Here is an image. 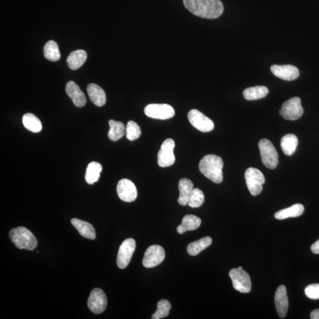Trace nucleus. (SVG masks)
<instances>
[{
	"instance_id": "nucleus-1",
	"label": "nucleus",
	"mask_w": 319,
	"mask_h": 319,
	"mask_svg": "<svg viewBox=\"0 0 319 319\" xmlns=\"http://www.w3.org/2000/svg\"><path fill=\"white\" fill-rule=\"evenodd\" d=\"M183 3L192 14L204 19H217L223 11L221 0H183Z\"/></svg>"
},
{
	"instance_id": "nucleus-2",
	"label": "nucleus",
	"mask_w": 319,
	"mask_h": 319,
	"mask_svg": "<svg viewBox=\"0 0 319 319\" xmlns=\"http://www.w3.org/2000/svg\"><path fill=\"white\" fill-rule=\"evenodd\" d=\"M223 162L220 157L208 155L201 160L199 168L207 178L215 183H220L223 180Z\"/></svg>"
},
{
	"instance_id": "nucleus-3",
	"label": "nucleus",
	"mask_w": 319,
	"mask_h": 319,
	"mask_svg": "<svg viewBox=\"0 0 319 319\" xmlns=\"http://www.w3.org/2000/svg\"><path fill=\"white\" fill-rule=\"evenodd\" d=\"M9 237L19 249L32 251L37 245L34 235L25 227H18L11 229L9 233Z\"/></svg>"
},
{
	"instance_id": "nucleus-4",
	"label": "nucleus",
	"mask_w": 319,
	"mask_h": 319,
	"mask_svg": "<svg viewBox=\"0 0 319 319\" xmlns=\"http://www.w3.org/2000/svg\"><path fill=\"white\" fill-rule=\"evenodd\" d=\"M258 147L262 163L270 169L276 168L279 164V155L273 143L268 139L259 141Z\"/></svg>"
},
{
	"instance_id": "nucleus-5",
	"label": "nucleus",
	"mask_w": 319,
	"mask_h": 319,
	"mask_svg": "<svg viewBox=\"0 0 319 319\" xmlns=\"http://www.w3.org/2000/svg\"><path fill=\"white\" fill-rule=\"evenodd\" d=\"M245 178L248 190L253 196L261 193L265 183V177L261 171L255 168H248L245 171Z\"/></svg>"
},
{
	"instance_id": "nucleus-6",
	"label": "nucleus",
	"mask_w": 319,
	"mask_h": 319,
	"mask_svg": "<svg viewBox=\"0 0 319 319\" xmlns=\"http://www.w3.org/2000/svg\"><path fill=\"white\" fill-rule=\"evenodd\" d=\"M280 114L286 120L294 121L299 119L303 114V108L300 97H291L284 102Z\"/></svg>"
},
{
	"instance_id": "nucleus-7",
	"label": "nucleus",
	"mask_w": 319,
	"mask_h": 319,
	"mask_svg": "<svg viewBox=\"0 0 319 319\" xmlns=\"http://www.w3.org/2000/svg\"><path fill=\"white\" fill-rule=\"evenodd\" d=\"M144 113L147 117L154 119L165 120L173 118L175 114V111L170 105L165 103H152L145 107Z\"/></svg>"
},
{
	"instance_id": "nucleus-8",
	"label": "nucleus",
	"mask_w": 319,
	"mask_h": 319,
	"mask_svg": "<svg viewBox=\"0 0 319 319\" xmlns=\"http://www.w3.org/2000/svg\"><path fill=\"white\" fill-rule=\"evenodd\" d=\"M233 287L242 293H248L251 289V282L249 274L241 269L233 268L229 272Z\"/></svg>"
},
{
	"instance_id": "nucleus-9",
	"label": "nucleus",
	"mask_w": 319,
	"mask_h": 319,
	"mask_svg": "<svg viewBox=\"0 0 319 319\" xmlns=\"http://www.w3.org/2000/svg\"><path fill=\"white\" fill-rule=\"evenodd\" d=\"M136 248L134 239L128 238L120 245L117 255V265L120 269L126 268L131 261Z\"/></svg>"
},
{
	"instance_id": "nucleus-10",
	"label": "nucleus",
	"mask_w": 319,
	"mask_h": 319,
	"mask_svg": "<svg viewBox=\"0 0 319 319\" xmlns=\"http://www.w3.org/2000/svg\"><path fill=\"white\" fill-rule=\"evenodd\" d=\"M188 117L191 125L200 131L208 132L214 128V122L197 109H191L189 111Z\"/></svg>"
},
{
	"instance_id": "nucleus-11",
	"label": "nucleus",
	"mask_w": 319,
	"mask_h": 319,
	"mask_svg": "<svg viewBox=\"0 0 319 319\" xmlns=\"http://www.w3.org/2000/svg\"><path fill=\"white\" fill-rule=\"evenodd\" d=\"M175 143L172 139L168 138L161 144L158 153V164L161 167H167L172 165L175 162L173 150Z\"/></svg>"
},
{
	"instance_id": "nucleus-12",
	"label": "nucleus",
	"mask_w": 319,
	"mask_h": 319,
	"mask_svg": "<svg viewBox=\"0 0 319 319\" xmlns=\"http://www.w3.org/2000/svg\"><path fill=\"white\" fill-rule=\"evenodd\" d=\"M165 251L158 245H153L147 248L143 260L144 267L148 268L156 267L163 261Z\"/></svg>"
},
{
	"instance_id": "nucleus-13",
	"label": "nucleus",
	"mask_w": 319,
	"mask_h": 319,
	"mask_svg": "<svg viewBox=\"0 0 319 319\" xmlns=\"http://www.w3.org/2000/svg\"><path fill=\"white\" fill-rule=\"evenodd\" d=\"M88 306L95 314L98 315L104 312L107 306V298L105 292L100 288H94L88 298Z\"/></svg>"
},
{
	"instance_id": "nucleus-14",
	"label": "nucleus",
	"mask_w": 319,
	"mask_h": 319,
	"mask_svg": "<svg viewBox=\"0 0 319 319\" xmlns=\"http://www.w3.org/2000/svg\"><path fill=\"white\" fill-rule=\"evenodd\" d=\"M117 191L120 199L126 202H132L137 197V190L131 180L123 179L118 183Z\"/></svg>"
},
{
	"instance_id": "nucleus-15",
	"label": "nucleus",
	"mask_w": 319,
	"mask_h": 319,
	"mask_svg": "<svg viewBox=\"0 0 319 319\" xmlns=\"http://www.w3.org/2000/svg\"><path fill=\"white\" fill-rule=\"evenodd\" d=\"M271 71L278 78L288 81L297 79L300 73L298 68L291 64H274L271 67Z\"/></svg>"
},
{
	"instance_id": "nucleus-16",
	"label": "nucleus",
	"mask_w": 319,
	"mask_h": 319,
	"mask_svg": "<svg viewBox=\"0 0 319 319\" xmlns=\"http://www.w3.org/2000/svg\"><path fill=\"white\" fill-rule=\"evenodd\" d=\"M275 305L279 317L285 318L288 307V299L285 286L281 285L278 287L275 294Z\"/></svg>"
},
{
	"instance_id": "nucleus-17",
	"label": "nucleus",
	"mask_w": 319,
	"mask_h": 319,
	"mask_svg": "<svg viewBox=\"0 0 319 319\" xmlns=\"http://www.w3.org/2000/svg\"><path fill=\"white\" fill-rule=\"evenodd\" d=\"M66 93L72 99L73 104L77 107H83L87 103V98H86L85 94L83 93L75 82L69 81L67 83Z\"/></svg>"
},
{
	"instance_id": "nucleus-18",
	"label": "nucleus",
	"mask_w": 319,
	"mask_h": 319,
	"mask_svg": "<svg viewBox=\"0 0 319 319\" xmlns=\"http://www.w3.org/2000/svg\"><path fill=\"white\" fill-rule=\"evenodd\" d=\"M87 92L91 102L97 106H102L106 102V96L105 91L99 86L90 84L88 86Z\"/></svg>"
},
{
	"instance_id": "nucleus-19",
	"label": "nucleus",
	"mask_w": 319,
	"mask_h": 319,
	"mask_svg": "<svg viewBox=\"0 0 319 319\" xmlns=\"http://www.w3.org/2000/svg\"><path fill=\"white\" fill-rule=\"evenodd\" d=\"M193 183L191 180L183 178L180 180L179 183L180 195L178 202L180 205H188L189 199L193 191Z\"/></svg>"
},
{
	"instance_id": "nucleus-20",
	"label": "nucleus",
	"mask_w": 319,
	"mask_h": 319,
	"mask_svg": "<svg viewBox=\"0 0 319 319\" xmlns=\"http://www.w3.org/2000/svg\"><path fill=\"white\" fill-rule=\"evenodd\" d=\"M71 223H72L73 226L78 230V231L79 232L80 234L83 236V237L93 239V240L96 239V230H95L93 226L90 223L76 218L72 219V220H71Z\"/></svg>"
},
{
	"instance_id": "nucleus-21",
	"label": "nucleus",
	"mask_w": 319,
	"mask_h": 319,
	"mask_svg": "<svg viewBox=\"0 0 319 319\" xmlns=\"http://www.w3.org/2000/svg\"><path fill=\"white\" fill-rule=\"evenodd\" d=\"M202 221L193 215H187L183 217L182 223L177 227V231L183 234L186 231L196 230L200 225Z\"/></svg>"
},
{
	"instance_id": "nucleus-22",
	"label": "nucleus",
	"mask_w": 319,
	"mask_h": 319,
	"mask_svg": "<svg viewBox=\"0 0 319 319\" xmlns=\"http://www.w3.org/2000/svg\"><path fill=\"white\" fill-rule=\"evenodd\" d=\"M87 59V53L84 50H76L71 52L67 58L68 66L72 70H76L84 64Z\"/></svg>"
},
{
	"instance_id": "nucleus-23",
	"label": "nucleus",
	"mask_w": 319,
	"mask_h": 319,
	"mask_svg": "<svg viewBox=\"0 0 319 319\" xmlns=\"http://www.w3.org/2000/svg\"><path fill=\"white\" fill-rule=\"evenodd\" d=\"M304 206L300 203L289 207V208L280 210L275 214L274 217L277 220H282L288 218L300 217L303 214Z\"/></svg>"
},
{
	"instance_id": "nucleus-24",
	"label": "nucleus",
	"mask_w": 319,
	"mask_h": 319,
	"mask_svg": "<svg viewBox=\"0 0 319 319\" xmlns=\"http://www.w3.org/2000/svg\"><path fill=\"white\" fill-rule=\"evenodd\" d=\"M109 130L108 137L109 140L117 141L123 137L126 134V127L120 121L111 120L109 121Z\"/></svg>"
},
{
	"instance_id": "nucleus-25",
	"label": "nucleus",
	"mask_w": 319,
	"mask_h": 319,
	"mask_svg": "<svg viewBox=\"0 0 319 319\" xmlns=\"http://www.w3.org/2000/svg\"><path fill=\"white\" fill-rule=\"evenodd\" d=\"M102 171V165L99 162L96 161L90 162L86 170V182L88 184L93 185L94 183L98 181Z\"/></svg>"
},
{
	"instance_id": "nucleus-26",
	"label": "nucleus",
	"mask_w": 319,
	"mask_h": 319,
	"mask_svg": "<svg viewBox=\"0 0 319 319\" xmlns=\"http://www.w3.org/2000/svg\"><path fill=\"white\" fill-rule=\"evenodd\" d=\"M212 239L209 236H206L199 240L191 242L187 247L188 253L189 255L195 256L198 255L202 251L205 250L211 245Z\"/></svg>"
},
{
	"instance_id": "nucleus-27",
	"label": "nucleus",
	"mask_w": 319,
	"mask_h": 319,
	"mask_svg": "<svg viewBox=\"0 0 319 319\" xmlns=\"http://www.w3.org/2000/svg\"><path fill=\"white\" fill-rule=\"evenodd\" d=\"M298 138L294 134H287L281 140V147L287 156H291L296 150Z\"/></svg>"
},
{
	"instance_id": "nucleus-28",
	"label": "nucleus",
	"mask_w": 319,
	"mask_h": 319,
	"mask_svg": "<svg viewBox=\"0 0 319 319\" xmlns=\"http://www.w3.org/2000/svg\"><path fill=\"white\" fill-rule=\"evenodd\" d=\"M268 90L264 86H256L245 89L243 95L245 99L253 100L262 99L268 94Z\"/></svg>"
},
{
	"instance_id": "nucleus-29",
	"label": "nucleus",
	"mask_w": 319,
	"mask_h": 319,
	"mask_svg": "<svg viewBox=\"0 0 319 319\" xmlns=\"http://www.w3.org/2000/svg\"><path fill=\"white\" fill-rule=\"evenodd\" d=\"M22 120L24 126L30 131L37 133L42 129L40 120L34 114H26L23 115Z\"/></svg>"
},
{
	"instance_id": "nucleus-30",
	"label": "nucleus",
	"mask_w": 319,
	"mask_h": 319,
	"mask_svg": "<svg viewBox=\"0 0 319 319\" xmlns=\"http://www.w3.org/2000/svg\"><path fill=\"white\" fill-rule=\"evenodd\" d=\"M44 56L47 60L52 62L58 61L61 58L57 43L53 40L47 41L44 47Z\"/></svg>"
},
{
	"instance_id": "nucleus-31",
	"label": "nucleus",
	"mask_w": 319,
	"mask_h": 319,
	"mask_svg": "<svg viewBox=\"0 0 319 319\" xmlns=\"http://www.w3.org/2000/svg\"><path fill=\"white\" fill-rule=\"evenodd\" d=\"M171 307V304L168 300L164 299L160 300L158 303V308L152 315V319H160L167 317L169 315Z\"/></svg>"
},
{
	"instance_id": "nucleus-32",
	"label": "nucleus",
	"mask_w": 319,
	"mask_h": 319,
	"mask_svg": "<svg viewBox=\"0 0 319 319\" xmlns=\"http://www.w3.org/2000/svg\"><path fill=\"white\" fill-rule=\"evenodd\" d=\"M126 134L127 138L129 141L137 140L141 134L140 126L134 121H129L127 124Z\"/></svg>"
},
{
	"instance_id": "nucleus-33",
	"label": "nucleus",
	"mask_w": 319,
	"mask_h": 319,
	"mask_svg": "<svg viewBox=\"0 0 319 319\" xmlns=\"http://www.w3.org/2000/svg\"><path fill=\"white\" fill-rule=\"evenodd\" d=\"M204 200H205V196H204L203 191L199 189L195 188L192 191L189 200L188 205L193 208H199L202 206Z\"/></svg>"
},
{
	"instance_id": "nucleus-34",
	"label": "nucleus",
	"mask_w": 319,
	"mask_h": 319,
	"mask_svg": "<svg viewBox=\"0 0 319 319\" xmlns=\"http://www.w3.org/2000/svg\"><path fill=\"white\" fill-rule=\"evenodd\" d=\"M304 291L306 296L310 299H319V284H313L306 287Z\"/></svg>"
},
{
	"instance_id": "nucleus-35",
	"label": "nucleus",
	"mask_w": 319,
	"mask_h": 319,
	"mask_svg": "<svg viewBox=\"0 0 319 319\" xmlns=\"http://www.w3.org/2000/svg\"><path fill=\"white\" fill-rule=\"evenodd\" d=\"M311 250L313 253L319 254V239L312 245Z\"/></svg>"
},
{
	"instance_id": "nucleus-36",
	"label": "nucleus",
	"mask_w": 319,
	"mask_h": 319,
	"mask_svg": "<svg viewBox=\"0 0 319 319\" xmlns=\"http://www.w3.org/2000/svg\"><path fill=\"white\" fill-rule=\"evenodd\" d=\"M310 318L312 319H319V309L314 310L310 313Z\"/></svg>"
},
{
	"instance_id": "nucleus-37",
	"label": "nucleus",
	"mask_w": 319,
	"mask_h": 319,
	"mask_svg": "<svg viewBox=\"0 0 319 319\" xmlns=\"http://www.w3.org/2000/svg\"><path fill=\"white\" fill-rule=\"evenodd\" d=\"M238 268L240 269V270H241V269H242V267H239Z\"/></svg>"
}]
</instances>
